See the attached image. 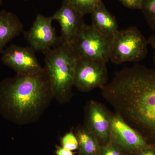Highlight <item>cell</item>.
Instances as JSON below:
<instances>
[{
  "instance_id": "obj_1",
  "label": "cell",
  "mask_w": 155,
  "mask_h": 155,
  "mask_svg": "<svg viewBox=\"0 0 155 155\" xmlns=\"http://www.w3.org/2000/svg\"><path fill=\"white\" fill-rule=\"evenodd\" d=\"M101 89L115 113L155 147V70L126 67Z\"/></svg>"
},
{
  "instance_id": "obj_2",
  "label": "cell",
  "mask_w": 155,
  "mask_h": 155,
  "mask_svg": "<svg viewBox=\"0 0 155 155\" xmlns=\"http://www.w3.org/2000/svg\"><path fill=\"white\" fill-rule=\"evenodd\" d=\"M52 93L45 71L28 75H17L0 83V107L14 122L26 124L41 115Z\"/></svg>"
},
{
  "instance_id": "obj_3",
  "label": "cell",
  "mask_w": 155,
  "mask_h": 155,
  "mask_svg": "<svg viewBox=\"0 0 155 155\" xmlns=\"http://www.w3.org/2000/svg\"><path fill=\"white\" fill-rule=\"evenodd\" d=\"M44 69L53 96L61 104L72 95L77 58L71 45L61 43L44 54Z\"/></svg>"
},
{
  "instance_id": "obj_4",
  "label": "cell",
  "mask_w": 155,
  "mask_h": 155,
  "mask_svg": "<svg viewBox=\"0 0 155 155\" xmlns=\"http://www.w3.org/2000/svg\"><path fill=\"white\" fill-rule=\"evenodd\" d=\"M147 40L136 27L119 30L112 40L110 60L114 64L137 62L147 54Z\"/></svg>"
},
{
  "instance_id": "obj_5",
  "label": "cell",
  "mask_w": 155,
  "mask_h": 155,
  "mask_svg": "<svg viewBox=\"0 0 155 155\" xmlns=\"http://www.w3.org/2000/svg\"><path fill=\"white\" fill-rule=\"evenodd\" d=\"M113 38L101 34L92 25L84 24L71 45L77 58L102 61L110 60Z\"/></svg>"
},
{
  "instance_id": "obj_6",
  "label": "cell",
  "mask_w": 155,
  "mask_h": 155,
  "mask_svg": "<svg viewBox=\"0 0 155 155\" xmlns=\"http://www.w3.org/2000/svg\"><path fill=\"white\" fill-rule=\"evenodd\" d=\"M109 142L116 145L127 155L135 154L152 146L115 113L111 114Z\"/></svg>"
},
{
  "instance_id": "obj_7",
  "label": "cell",
  "mask_w": 155,
  "mask_h": 155,
  "mask_svg": "<svg viewBox=\"0 0 155 155\" xmlns=\"http://www.w3.org/2000/svg\"><path fill=\"white\" fill-rule=\"evenodd\" d=\"M106 63L84 58H77L75 69L74 86L83 92L97 87L101 88L107 84Z\"/></svg>"
},
{
  "instance_id": "obj_8",
  "label": "cell",
  "mask_w": 155,
  "mask_h": 155,
  "mask_svg": "<svg viewBox=\"0 0 155 155\" xmlns=\"http://www.w3.org/2000/svg\"><path fill=\"white\" fill-rule=\"evenodd\" d=\"M53 20L52 16L38 14L30 29L24 32L25 39L35 51L44 54L62 43L60 36H57L55 28L52 25Z\"/></svg>"
},
{
  "instance_id": "obj_9",
  "label": "cell",
  "mask_w": 155,
  "mask_h": 155,
  "mask_svg": "<svg viewBox=\"0 0 155 155\" xmlns=\"http://www.w3.org/2000/svg\"><path fill=\"white\" fill-rule=\"evenodd\" d=\"M30 47L12 45L2 53V61L6 66L14 70L17 75H28L38 74L44 71Z\"/></svg>"
},
{
  "instance_id": "obj_10",
  "label": "cell",
  "mask_w": 155,
  "mask_h": 155,
  "mask_svg": "<svg viewBox=\"0 0 155 155\" xmlns=\"http://www.w3.org/2000/svg\"><path fill=\"white\" fill-rule=\"evenodd\" d=\"M85 126L96 137L101 145L107 144L111 129V113L95 101L89 102L86 110Z\"/></svg>"
},
{
  "instance_id": "obj_11",
  "label": "cell",
  "mask_w": 155,
  "mask_h": 155,
  "mask_svg": "<svg viewBox=\"0 0 155 155\" xmlns=\"http://www.w3.org/2000/svg\"><path fill=\"white\" fill-rule=\"evenodd\" d=\"M61 27V42L72 45L85 23L81 14L75 10L67 0H64L61 8L52 15Z\"/></svg>"
},
{
  "instance_id": "obj_12",
  "label": "cell",
  "mask_w": 155,
  "mask_h": 155,
  "mask_svg": "<svg viewBox=\"0 0 155 155\" xmlns=\"http://www.w3.org/2000/svg\"><path fill=\"white\" fill-rule=\"evenodd\" d=\"M23 30L24 25L16 14L5 10L0 11V54L6 45Z\"/></svg>"
},
{
  "instance_id": "obj_13",
  "label": "cell",
  "mask_w": 155,
  "mask_h": 155,
  "mask_svg": "<svg viewBox=\"0 0 155 155\" xmlns=\"http://www.w3.org/2000/svg\"><path fill=\"white\" fill-rule=\"evenodd\" d=\"M92 24L97 31L108 37L113 38L119 31L115 17L102 2L91 13Z\"/></svg>"
},
{
  "instance_id": "obj_14",
  "label": "cell",
  "mask_w": 155,
  "mask_h": 155,
  "mask_svg": "<svg viewBox=\"0 0 155 155\" xmlns=\"http://www.w3.org/2000/svg\"><path fill=\"white\" fill-rule=\"evenodd\" d=\"M79 155H99L101 144L86 126L77 128L76 134Z\"/></svg>"
},
{
  "instance_id": "obj_15",
  "label": "cell",
  "mask_w": 155,
  "mask_h": 155,
  "mask_svg": "<svg viewBox=\"0 0 155 155\" xmlns=\"http://www.w3.org/2000/svg\"><path fill=\"white\" fill-rule=\"evenodd\" d=\"M67 2L82 16L91 14L103 2L102 0H67Z\"/></svg>"
},
{
  "instance_id": "obj_16",
  "label": "cell",
  "mask_w": 155,
  "mask_h": 155,
  "mask_svg": "<svg viewBox=\"0 0 155 155\" xmlns=\"http://www.w3.org/2000/svg\"><path fill=\"white\" fill-rule=\"evenodd\" d=\"M140 10L148 24L155 32V0H142Z\"/></svg>"
},
{
  "instance_id": "obj_17",
  "label": "cell",
  "mask_w": 155,
  "mask_h": 155,
  "mask_svg": "<svg viewBox=\"0 0 155 155\" xmlns=\"http://www.w3.org/2000/svg\"><path fill=\"white\" fill-rule=\"evenodd\" d=\"M61 144L64 148L70 151L75 150L78 147V143L76 135L71 131L62 137Z\"/></svg>"
},
{
  "instance_id": "obj_18",
  "label": "cell",
  "mask_w": 155,
  "mask_h": 155,
  "mask_svg": "<svg viewBox=\"0 0 155 155\" xmlns=\"http://www.w3.org/2000/svg\"><path fill=\"white\" fill-rule=\"evenodd\" d=\"M99 155H127L116 145L109 142L104 145H101Z\"/></svg>"
},
{
  "instance_id": "obj_19",
  "label": "cell",
  "mask_w": 155,
  "mask_h": 155,
  "mask_svg": "<svg viewBox=\"0 0 155 155\" xmlns=\"http://www.w3.org/2000/svg\"><path fill=\"white\" fill-rule=\"evenodd\" d=\"M142 0H119L123 6L131 9L140 10Z\"/></svg>"
},
{
  "instance_id": "obj_20",
  "label": "cell",
  "mask_w": 155,
  "mask_h": 155,
  "mask_svg": "<svg viewBox=\"0 0 155 155\" xmlns=\"http://www.w3.org/2000/svg\"><path fill=\"white\" fill-rule=\"evenodd\" d=\"M134 155H155V147L151 146Z\"/></svg>"
},
{
  "instance_id": "obj_21",
  "label": "cell",
  "mask_w": 155,
  "mask_h": 155,
  "mask_svg": "<svg viewBox=\"0 0 155 155\" xmlns=\"http://www.w3.org/2000/svg\"><path fill=\"white\" fill-rule=\"evenodd\" d=\"M57 155H74L72 151L64 148V147H58L56 151Z\"/></svg>"
},
{
  "instance_id": "obj_22",
  "label": "cell",
  "mask_w": 155,
  "mask_h": 155,
  "mask_svg": "<svg viewBox=\"0 0 155 155\" xmlns=\"http://www.w3.org/2000/svg\"><path fill=\"white\" fill-rule=\"evenodd\" d=\"M148 44L150 45L155 50V33L151 36H150L147 40Z\"/></svg>"
},
{
  "instance_id": "obj_23",
  "label": "cell",
  "mask_w": 155,
  "mask_h": 155,
  "mask_svg": "<svg viewBox=\"0 0 155 155\" xmlns=\"http://www.w3.org/2000/svg\"><path fill=\"white\" fill-rule=\"evenodd\" d=\"M153 61H154V63L155 64V50L154 55V57H153Z\"/></svg>"
},
{
  "instance_id": "obj_24",
  "label": "cell",
  "mask_w": 155,
  "mask_h": 155,
  "mask_svg": "<svg viewBox=\"0 0 155 155\" xmlns=\"http://www.w3.org/2000/svg\"><path fill=\"white\" fill-rule=\"evenodd\" d=\"M3 0H0V6L2 5V3Z\"/></svg>"
},
{
  "instance_id": "obj_25",
  "label": "cell",
  "mask_w": 155,
  "mask_h": 155,
  "mask_svg": "<svg viewBox=\"0 0 155 155\" xmlns=\"http://www.w3.org/2000/svg\"><path fill=\"white\" fill-rule=\"evenodd\" d=\"M23 1H31V0H23Z\"/></svg>"
}]
</instances>
